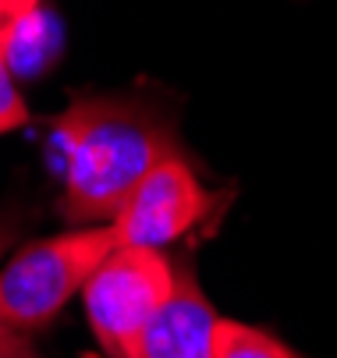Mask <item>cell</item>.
<instances>
[{"mask_svg": "<svg viewBox=\"0 0 337 358\" xmlns=\"http://www.w3.org/2000/svg\"><path fill=\"white\" fill-rule=\"evenodd\" d=\"M39 4H43V0H32V8H39Z\"/></svg>", "mask_w": 337, "mask_h": 358, "instance_id": "cell-11", "label": "cell"}, {"mask_svg": "<svg viewBox=\"0 0 337 358\" xmlns=\"http://www.w3.org/2000/svg\"><path fill=\"white\" fill-rule=\"evenodd\" d=\"M231 202V192H210L196 171L178 152L164 157L138 188L128 195L124 210L110 220L117 245H146L164 248L192 231H199L206 220L220 217Z\"/></svg>", "mask_w": 337, "mask_h": 358, "instance_id": "cell-4", "label": "cell"}, {"mask_svg": "<svg viewBox=\"0 0 337 358\" xmlns=\"http://www.w3.org/2000/svg\"><path fill=\"white\" fill-rule=\"evenodd\" d=\"M114 248V224H92L22 245L0 270V323L18 334L46 327L75 294H82L89 273Z\"/></svg>", "mask_w": 337, "mask_h": 358, "instance_id": "cell-2", "label": "cell"}, {"mask_svg": "<svg viewBox=\"0 0 337 358\" xmlns=\"http://www.w3.org/2000/svg\"><path fill=\"white\" fill-rule=\"evenodd\" d=\"M15 234H18V217L0 210V255L8 252V245H11ZM0 358H39V351L29 344L25 334H18V330L0 323Z\"/></svg>", "mask_w": 337, "mask_h": 358, "instance_id": "cell-8", "label": "cell"}, {"mask_svg": "<svg viewBox=\"0 0 337 358\" xmlns=\"http://www.w3.org/2000/svg\"><path fill=\"white\" fill-rule=\"evenodd\" d=\"M220 316L185 259H174V287L142 327L131 358H213Z\"/></svg>", "mask_w": 337, "mask_h": 358, "instance_id": "cell-5", "label": "cell"}, {"mask_svg": "<svg viewBox=\"0 0 337 358\" xmlns=\"http://www.w3.org/2000/svg\"><path fill=\"white\" fill-rule=\"evenodd\" d=\"M54 54H61V25L43 4L22 11L15 22L0 29V57L15 78L39 75L54 61Z\"/></svg>", "mask_w": 337, "mask_h": 358, "instance_id": "cell-6", "label": "cell"}, {"mask_svg": "<svg viewBox=\"0 0 337 358\" xmlns=\"http://www.w3.org/2000/svg\"><path fill=\"white\" fill-rule=\"evenodd\" d=\"M61 152V217L78 227L110 224L164 157L174 128L142 96H75L50 121Z\"/></svg>", "mask_w": 337, "mask_h": 358, "instance_id": "cell-1", "label": "cell"}, {"mask_svg": "<svg viewBox=\"0 0 337 358\" xmlns=\"http://www.w3.org/2000/svg\"><path fill=\"white\" fill-rule=\"evenodd\" d=\"M15 18H18L15 4H11V0H0V29H4L8 22H15Z\"/></svg>", "mask_w": 337, "mask_h": 358, "instance_id": "cell-10", "label": "cell"}, {"mask_svg": "<svg viewBox=\"0 0 337 358\" xmlns=\"http://www.w3.org/2000/svg\"><path fill=\"white\" fill-rule=\"evenodd\" d=\"M213 358H306L280 337L238 323V320H220L217 323V341H213Z\"/></svg>", "mask_w": 337, "mask_h": 358, "instance_id": "cell-7", "label": "cell"}, {"mask_svg": "<svg viewBox=\"0 0 337 358\" xmlns=\"http://www.w3.org/2000/svg\"><path fill=\"white\" fill-rule=\"evenodd\" d=\"M32 114L25 107V99L18 92V82L11 75V68L4 64V57H0V135L8 131H18L22 124H29Z\"/></svg>", "mask_w": 337, "mask_h": 358, "instance_id": "cell-9", "label": "cell"}, {"mask_svg": "<svg viewBox=\"0 0 337 358\" xmlns=\"http://www.w3.org/2000/svg\"><path fill=\"white\" fill-rule=\"evenodd\" d=\"M174 287V259L164 248L117 245L82 287L92 337L107 358H131L138 334Z\"/></svg>", "mask_w": 337, "mask_h": 358, "instance_id": "cell-3", "label": "cell"}]
</instances>
